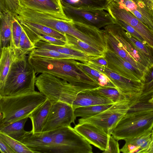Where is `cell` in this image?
I'll return each instance as SVG.
<instances>
[{
    "label": "cell",
    "instance_id": "obj_1",
    "mask_svg": "<svg viewBox=\"0 0 153 153\" xmlns=\"http://www.w3.org/2000/svg\"><path fill=\"white\" fill-rule=\"evenodd\" d=\"M151 97L139 96L131 101L129 108L119 121L111 135L117 140L132 138L152 131L153 104Z\"/></svg>",
    "mask_w": 153,
    "mask_h": 153
},
{
    "label": "cell",
    "instance_id": "obj_2",
    "mask_svg": "<svg viewBox=\"0 0 153 153\" xmlns=\"http://www.w3.org/2000/svg\"><path fill=\"white\" fill-rule=\"evenodd\" d=\"M28 59L36 73L50 74L66 81L75 87H81L87 80V74L74 59L29 56Z\"/></svg>",
    "mask_w": 153,
    "mask_h": 153
},
{
    "label": "cell",
    "instance_id": "obj_3",
    "mask_svg": "<svg viewBox=\"0 0 153 153\" xmlns=\"http://www.w3.org/2000/svg\"><path fill=\"white\" fill-rule=\"evenodd\" d=\"M47 98L36 91L16 96H0V127L29 117Z\"/></svg>",
    "mask_w": 153,
    "mask_h": 153
},
{
    "label": "cell",
    "instance_id": "obj_4",
    "mask_svg": "<svg viewBox=\"0 0 153 153\" xmlns=\"http://www.w3.org/2000/svg\"><path fill=\"white\" fill-rule=\"evenodd\" d=\"M27 55H19L13 62L4 85L0 89V96H16L35 91L36 73Z\"/></svg>",
    "mask_w": 153,
    "mask_h": 153
},
{
    "label": "cell",
    "instance_id": "obj_5",
    "mask_svg": "<svg viewBox=\"0 0 153 153\" xmlns=\"http://www.w3.org/2000/svg\"><path fill=\"white\" fill-rule=\"evenodd\" d=\"M51 131L53 137L52 153H93L91 144L71 126Z\"/></svg>",
    "mask_w": 153,
    "mask_h": 153
},
{
    "label": "cell",
    "instance_id": "obj_6",
    "mask_svg": "<svg viewBox=\"0 0 153 153\" xmlns=\"http://www.w3.org/2000/svg\"><path fill=\"white\" fill-rule=\"evenodd\" d=\"M132 98L113 103L100 113L90 117L79 119V123H87L98 127L111 136L119 121L129 108Z\"/></svg>",
    "mask_w": 153,
    "mask_h": 153
},
{
    "label": "cell",
    "instance_id": "obj_7",
    "mask_svg": "<svg viewBox=\"0 0 153 153\" xmlns=\"http://www.w3.org/2000/svg\"><path fill=\"white\" fill-rule=\"evenodd\" d=\"M64 12L70 19L97 28L104 27L115 23L110 14L103 10L77 8L69 6H62Z\"/></svg>",
    "mask_w": 153,
    "mask_h": 153
},
{
    "label": "cell",
    "instance_id": "obj_8",
    "mask_svg": "<svg viewBox=\"0 0 153 153\" xmlns=\"http://www.w3.org/2000/svg\"><path fill=\"white\" fill-rule=\"evenodd\" d=\"M62 102L71 105L74 110L80 107L114 103L98 92L96 88L83 90L72 85L68 88Z\"/></svg>",
    "mask_w": 153,
    "mask_h": 153
},
{
    "label": "cell",
    "instance_id": "obj_9",
    "mask_svg": "<svg viewBox=\"0 0 153 153\" xmlns=\"http://www.w3.org/2000/svg\"><path fill=\"white\" fill-rule=\"evenodd\" d=\"M106 11L114 20L123 21L133 27L153 48V31L131 12L113 0L108 4Z\"/></svg>",
    "mask_w": 153,
    "mask_h": 153
},
{
    "label": "cell",
    "instance_id": "obj_10",
    "mask_svg": "<svg viewBox=\"0 0 153 153\" xmlns=\"http://www.w3.org/2000/svg\"><path fill=\"white\" fill-rule=\"evenodd\" d=\"M86 65L105 75L124 96L134 98L141 95L144 84L141 81L132 80L126 78L115 73L107 67L99 66L88 61Z\"/></svg>",
    "mask_w": 153,
    "mask_h": 153
},
{
    "label": "cell",
    "instance_id": "obj_11",
    "mask_svg": "<svg viewBox=\"0 0 153 153\" xmlns=\"http://www.w3.org/2000/svg\"><path fill=\"white\" fill-rule=\"evenodd\" d=\"M74 111L72 107L67 103L62 102H52L42 132L71 126V123H74L76 118Z\"/></svg>",
    "mask_w": 153,
    "mask_h": 153
},
{
    "label": "cell",
    "instance_id": "obj_12",
    "mask_svg": "<svg viewBox=\"0 0 153 153\" xmlns=\"http://www.w3.org/2000/svg\"><path fill=\"white\" fill-rule=\"evenodd\" d=\"M104 56L108 62L107 67L112 71L127 79L141 81L143 83L144 72L108 49L104 53Z\"/></svg>",
    "mask_w": 153,
    "mask_h": 153
},
{
    "label": "cell",
    "instance_id": "obj_13",
    "mask_svg": "<svg viewBox=\"0 0 153 153\" xmlns=\"http://www.w3.org/2000/svg\"><path fill=\"white\" fill-rule=\"evenodd\" d=\"M104 29L117 38L123 48L136 62L146 67L148 70L152 66L153 62L128 38L125 30L120 25L117 23L111 24L105 27Z\"/></svg>",
    "mask_w": 153,
    "mask_h": 153
},
{
    "label": "cell",
    "instance_id": "obj_14",
    "mask_svg": "<svg viewBox=\"0 0 153 153\" xmlns=\"http://www.w3.org/2000/svg\"><path fill=\"white\" fill-rule=\"evenodd\" d=\"M74 128L91 144L103 151L107 149L110 136L96 126L89 123H78Z\"/></svg>",
    "mask_w": 153,
    "mask_h": 153
},
{
    "label": "cell",
    "instance_id": "obj_15",
    "mask_svg": "<svg viewBox=\"0 0 153 153\" xmlns=\"http://www.w3.org/2000/svg\"><path fill=\"white\" fill-rule=\"evenodd\" d=\"M21 4L30 10L41 12L67 21L60 0H20Z\"/></svg>",
    "mask_w": 153,
    "mask_h": 153
},
{
    "label": "cell",
    "instance_id": "obj_16",
    "mask_svg": "<svg viewBox=\"0 0 153 153\" xmlns=\"http://www.w3.org/2000/svg\"><path fill=\"white\" fill-rule=\"evenodd\" d=\"M33 153H51L53 137L51 131L36 135L28 131L19 140Z\"/></svg>",
    "mask_w": 153,
    "mask_h": 153
},
{
    "label": "cell",
    "instance_id": "obj_17",
    "mask_svg": "<svg viewBox=\"0 0 153 153\" xmlns=\"http://www.w3.org/2000/svg\"><path fill=\"white\" fill-rule=\"evenodd\" d=\"M102 31L106 46L108 49L128 62L134 66L143 71L146 74L147 69L131 57L123 48L117 38L108 31L104 29Z\"/></svg>",
    "mask_w": 153,
    "mask_h": 153
},
{
    "label": "cell",
    "instance_id": "obj_18",
    "mask_svg": "<svg viewBox=\"0 0 153 153\" xmlns=\"http://www.w3.org/2000/svg\"><path fill=\"white\" fill-rule=\"evenodd\" d=\"M153 130L139 136L125 140V143L120 149V152L147 153L152 140Z\"/></svg>",
    "mask_w": 153,
    "mask_h": 153
},
{
    "label": "cell",
    "instance_id": "obj_19",
    "mask_svg": "<svg viewBox=\"0 0 153 153\" xmlns=\"http://www.w3.org/2000/svg\"><path fill=\"white\" fill-rule=\"evenodd\" d=\"M52 102L48 98L30 115L29 118L32 123L31 131L33 134H41L47 121Z\"/></svg>",
    "mask_w": 153,
    "mask_h": 153
},
{
    "label": "cell",
    "instance_id": "obj_20",
    "mask_svg": "<svg viewBox=\"0 0 153 153\" xmlns=\"http://www.w3.org/2000/svg\"><path fill=\"white\" fill-rule=\"evenodd\" d=\"M19 55L16 50L10 45L1 48L0 89L4 85L12 64Z\"/></svg>",
    "mask_w": 153,
    "mask_h": 153
},
{
    "label": "cell",
    "instance_id": "obj_21",
    "mask_svg": "<svg viewBox=\"0 0 153 153\" xmlns=\"http://www.w3.org/2000/svg\"><path fill=\"white\" fill-rule=\"evenodd\" d=\"M15 16L8 11L0 12L1 48L9 45L11 37L13 22Z\"/></svg>",
    "mask_w": 153,
    "mask_h": 153
},
{
    "label": "cell",
    "instance_id": "obj_22",
    "mask_svg": "<svg viewBox=\"0 0 153 153\" xmlns=\"http://www.w3.org/2000/svg\"><path fill=\"white\" fill-rule=\"evenodd\" d=\"M66 44L64 46L85 53L90 56L97 57L104 56V53L73 36L65 34Z\"/></svg>",
    "mask_w": 153,
    "mask_h": 153
},
{
    "label": "cell",
    "instance_id": "obj_23",
    "mask_svg": "<svg viewBox=\"0 0 153 153\" xmlns=\"http://www.w3.org/2000/svg\"><path fill=\"white\" fill-rule=\"evenodd\" d=\"M113 0H60L62 6L77 8L106 10L109 4Z\"/></svg>",
    "mask_w": 153,
    "mask_h": 153
},
{
    "label": "cell",
    "instance_id": "obj_24",
    "mask_svg": "<svg viewBox=\"0 0 153 153\" xmlns=\"http://www.w3.org/2000/svg\"><path fill=\"white\" fill-rule=\"evenodd\" d=\"M36 48L45 49L56 51L62 53L80 58L85 61L87 64L92 56H90L84 53L65 46L55 45L40 41L35 44Z\"/></svg>",
    "mask_w": 153,
    "mask_h": 153
},
{
    "label": "cell",
    "instance_id": "obj_25",
    "mask_svg": "<svg viewBox=\"0 0 153 153\" xmlns=\"http://www.w3.org/2000/svg\"><path fill=\"white\" fill-rule=\"evenodd\" d=\"M28 117H26L7 125L0 127V133L19 141L27 132L24 129Z\"/></svg>",
    "mask_w": 153,
    "mask_h": 153
},
{
    "label": "cell",
    "instance_id": "obj_26",
    "mask_svg": "<svg viewBox=\"0 0 153 153\" xmlns=\"http://www.w3.org/2000/svg\"><path fill=\"white\" fill-rule=\"evenodd\" d=\"M19 22L22 25L26 27L35 33L48 35L66 42L65 34L41 24L29 22Z\"/></svg>",
    "mask_w": 153,
    "mask_h": 153
},
{
    "label": "cell",
    "instance_id": "obj_27",
    "mask_svg": "<svg viewBox=\"0 0 153 153\" xmlns=\"http://www.w3.org/2000/svg\"><path fill=\"white\" fill-rule=\"evenodd\" d=\"M76 64L82 70L94 79L100 86L116 88L105 75L83 63L77 61Z\"/></svg>",
    "mask_w": 153,
    "mask_h": 153
},
{
    "label": "cell",
    "instance_id": "obj_28",
    "mask_svg": "<svg viewBox=\"0 0 153 153\" xmlns=\"http://www.w3.org/2000/svg\"><path fill=\"white\" fill-rule=\"evenodd\" d=\"M92 105L80 107L74 111L76 117L86 118L95 116L110 107L112 104Z\"/></svg>",
    "mask_w": 153,
    "mask_h": 153
},
{
    "label": "cell",
    "instance_id": "obj_29",
    "mask_svg": "<svg viewBox=\"0 0 153 153\" xmlns=\"http://www.w3.org/2000/svg\"><path fill=\"white\" fill-rule=\"evenodd\" d=\"M29 56H39L54 58H68L73 59L80 61L84 64L85 62L78 57L61 53L56 51L49 49L35 48L29 53Z\"/></svg>",
    "mask_w": 153,
    "mask_h": 153
},
{
    "label": "cell",
    "instance_id": "obj_30",
    "mask_svg": "<svg viewBox=\"0 0 153 153\" xmlns=\"http://www.w3.org/2000/svg\"><path fill=\"white\" fill-rule=\"evenodd\" d=\"M96 89L100 93L110 99L114 103L130 98L123 94L116 88L100 86Z\"/></svg>",
    "mask_w": 153,
    "mask_h": 153
},
{
    "label": "cell",
    "instance_id": "obj_31",
    "mask_svg": "<svg viewBox=\"0 0 153 153\" xmlns=\"http://www.w3.org/2000/svg\"><path fill=\"white\" fill-rule=\"evenodd\" d=\"M0 138L8 145L15 153H33L22 143L5 134L0 133Z\"/></svg>",
    "mask_w": 153,
    "mask_h": 153
},
{
    "label": "cell",
    "instance_id": "obj_32",
    "mask_svg": "<svg viewBox=\"0 0 153 153\" xmlns=\"http://www.w3.org/2000/svg\"><path fill=\"white\" fill-rule=\"evenodd\" d=\"M23 28L19 21L15 17L12 25V32L10 42V45L17 51Z\"/></svg>",
    "mask_w": 153,
    "mask_h": 153
},
{
    "label": "cell",
    "instance_id": "obj_33",
    "mask_svg": "<svg viewBox=\"0 0 153 153\" xmlns=\"http://www.w3.org/2000/svg\"><path fill=\"white\" fill-rule=\"evenodd\" d=\"M35 48H36L34 44L30 40L23 28L20 38L19 49L17 52L20 55H27Z\"/></svg>",
    "mask_w": 153,
    "mask_h": 153
},
{
    "label": "cell",
    "instance_id": "obj_34",
    "mask_svg": "<svg viewBox=\"0 0 153 153\" xmlns=\"http://www.w3.org/2000/svg\"><path fill=\"white\" fill-rule=\"evenodd\" d=\"M125 34L131 42L153 62V48L147 43H143L126 30Z\"/></svg>",
    "mask_w": 153,
    "mask_h": 153
},
{
    "label": "cell",
    "instance_id": "obj_35",
    "mask_svg": "<svg viewBox=\"0 0 153 153\" xmlns=\"http://www.w3.org/2000/svg\"><path fill=\"white\" fill-rule=\"evenodd\" d=\"M20 4V0H0V12L8 11L16 16Z\"/></svg>",
    "mask_w": 153,
    "mask_h": 153
},
{
    "label": "cell",
    "instance_id": "obj_36",
    "mask_svg": "<svg viewBox=\"0 0 153 153\" xmlns=\"http://www.w3.org/2000/svg\"><path fill=\"white\" fill-rule=\"evenodd\" d=\"M115 23L120 25L125 30L143 43H147L142 36L132 26L121 20H114Z\"/></svg>",
    "mask_w": 153,
    "mask_h": 153
},
{
    "label": "cell",
    "instance_id": "obj_37",
    "mask_svg": "<svg viewBox=\"0 0 153 153\" xmlns=\"http://www.w3.org/2000/svg\"><path fill=\"white\" fill-rule=\"evenodd\" d=\"M120 152L118 140L112 135L110 136L107 149L103 153H120Z\"/></svg>",
    "mask_w": 153,
    "mask_h": 153
},
{
    "label": "cell",
    "instance_id": "obj_38",
    "mask_svg": "<svg viewBox=\"0 0 153 153\" xmlns=\"http://www.w3.org/2000/svg\"><path fill=\"white\" fill-rule=\"evenodd\" d=\"M151 95L153 97V79L150 82L144 84L141 95V96Z\"/></svg>",
    "mask_w": 153,
    "mask_h": 153
},
{
    "label": "cell",
    "instance_id": "obj_39",
    "mask_svg": "<svg viewBox=\"0 0 153 153\" xmlns=\"http://www.w3.org/2000/svg\"><path fill=\"white\" fill-rule=\"evenodd\" d=\"M88 61L99 66H108V62L104 56L97 57H92Z\"/></svg>",
    "mask_w": 153,
    "mask_h": 153
},
{
    "label": "cell",
    "instance_id": "obj_40",
    "mask_svg": "<svg viewBox=\"0 0 153 153\" xmlns=\"http://www.w3.org/2000/svg\"><path fill=\"white\" fill-rule=\"evenodd\" d=\"M0 151L1 153H15L8 145L1 138Z\"/></svg>",
    "mask_w": 153,
    "mask_h": 153
},
{
    "label": "cell",
    "instance_id": "obj_41",
    "mask_svg": "<svg viewBox=\"0 0 153 153\" xmlns=\"http://www.w3.org/2000/svg\"><path fill=\"white\" fill-rule=\"evenodd\" d=\"M153 79V64L145 74L143 84L148 83Z\"/></svg>",
    "mask_w": 153,
    "mask_h": 153
},
{
    "label": "cell",
    "instance_id": "obj_42",
    "mask_svg": "<svg viewBox=\"0 0 153 153\" xmlns=\"http://www.w3.org/2000/svg\"><path fill=\"white\" fill-rule=\"evenodd\" d=\"M148 8L153 11V0H142Z\"/></svg>",
    "mask_w": 153,
    "mask_h": 153
},
{
    "label": "cell",
    "instance_id": "obj_43",
    "mask_svg": "<svg viewBox=\"0 0 153 153\" xmlns=\"http://www.w3.org/2000/svg\"><path fill=\"white\" fill-rule=\"evenodd\" d=\"M147 153H153V130L152 131V140Z\"/></svg>",
    "mask_w": 153,
    "mask_h": 153
},
{
    "label": "cell",
    "instance_id": "obj_44",
    "mask_svg": "<svg viewBox=\"0 0 153 153\" xmlns=\"http://www.w3.org/2000/svg\"><path fill=\"white\" fill-rule=\"evenodd\" d=\"M149 102L153 104V97L149 100Z\"/></svg>",
    "mask_w": 153,
    "mask_h": 153
},
{
    "label": "cell",
    "instance_id": "obj_45",
    "mask_svg": "<svg viewBox=\"0 0 153 153\" xmlns=\"http://www.w3.org/2000/svg\"></svg>",
    "mask_w": 153,
    "mask_h": 153
}]
</instances>
